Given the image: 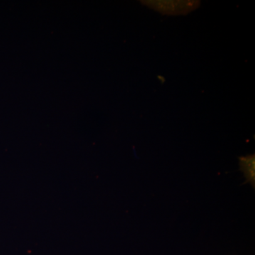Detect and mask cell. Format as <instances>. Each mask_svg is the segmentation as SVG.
I'll return each instance as SVG.
<instances>
[{
	"mask_svg": "<svg viewBox=\"0 0 255 255\" xmlns=\"http://www.w3.org/2000/svg\"><path fill=\"white\" fill-rule=\"evenodd\" d=\"M142 4L162 14L186 15L197 9L200 1H159V0H143Z\"/></svg>",
	"mask_w": 255,
	"mask_h": 255,
	"instance_id": "cell-1",
	"label": "cell"
}]
</instances>
